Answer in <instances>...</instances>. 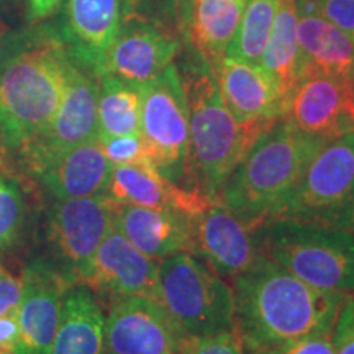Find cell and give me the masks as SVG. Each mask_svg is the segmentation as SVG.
Instances as JSON below:
<instances>
[{"mask_svg":"<svg viewBox=\"0 0 354 354\" xmlns=\"http://www.w3.org/2000/svg\"><path fill=\"white\" fill-rule=\"evenodd\" d=\"M230 282L234 330L250 354H276L302 336L333 328L348 297L305 284L263 254Z\"/></svg>","mask_w":354,"mask_h":354,"instance_id":"obj_1","label":"cell"},{"mask_svg":"<svg viewBox=\"0 0 354 354\" xmlns=\"http://www.w3.org/2000/svg\"><path fill=\"white\" fill-rule=\"evenodd\" d=\"M177 71L189 107L185 189L216 201L232 171L271 125H243L234 120L221 99L214 69L190 41Z\"/></svg>","mask_w":354,"mask_h":354,"instance_id":"obj_2","label":"cell"},{"mask_svg":"<svg viewBox=\"0 0 354 354\" xmlns=\"http://www.w3.org/2000/svg\"><path fill=\"white\" fill-rule=\"evenodd\" d=\"M69 64L59 33L38 30L0 69V145L10 156L37 140L56 117Z\"/></svg>","mask_w":354,"mask_h":354,"instance_id":"obj_3","label":"cell"},{"mask_svg":"<svg viewBox=\"0 0 354 354\" xmlns=\"http://www.w3.org/2000/svg\"><path fill=\"white\" fill-rule=\"evenodd\" d=\"M328 141L304 135L286 117L264 130L225 180L218 198L246 223L271 220L305 166Z\"/></svg>","mask_w":354,"mask_h":354,"instance_id":"obj_4","label":"cell"},{"mask_svg":"<svg viewBox=\"0 0 354 354\" xmlns=\"http://www.w3.org/2000/svg\"><path fill=\"white\" fill-rule=\"evenodd\" d=\"M259 253L305 284L331 294L354 292V230L290 218L258 228Z\"/></svg>","mask_w":354,"mask_h":354,"instance_id":"obj_5","label":"cell"},{"mask_svg":"<svg viewBox=\"0 0 354 354\" xmlns=\"http://www.w3.org/2000/svg\"><path fill=\"white\" fill-rule=\"evenodd\" d=\"M156 300L184 336L234 330L232 286L187 251L159 263Z\"/></svg>","mask_w":354,"mask_h":354,"instance_id":"obj_6","label":"cell"},{"mask_svg":"<svg viewBox=\"0 0 354 354\" xmlns=\"http://www.w3.org/2000/svg\"><path fill=\"white\" fill-rule=\"evenodd\" d=\"M272 218L353 230L354 131L328 141L313 154Z\"/></svg>","mask_w":354,"mask_h":354,"instance_id":"obj_7","label":"cell"},{"mask_svg":"<svg viewBox=\"0 0 354 354\" xmlns=\"http://www.w3.org/2000/svg\"><path fill=\"white\" fill-rule=\"evenodd\" d=\"M41 220L43 258L71 286L82 284L102 240L113 230L115 203L105 196L46 198Z\"/></svg>","mask_w":354,"mask_h":354,"instance_id":"obj_8","label":"cell"},{"mask_svg":"<svg viewBox=\"0 0 354 354\" xmlns=\"http://www.w3.org/2000/svg\"><path fill=\"white\" fill-rule=\"evenodd\" d=\"M140 136L148 156L167 179L185 187L189 107L177 66L171 64L158 79L140 87Z\"/></svg>","mask_w":354,"mask_h":354,"instance_id":"obj_9","label":"cell"},{"mask_svg":"<svg viewBox=\"0 0 354 354\" xmlns=\"http://www.w3.org/2000/svg\"><path fill=\"white\" fill-rule=\"evenodd\" d=\"M99 74L71 56L68 82L59 110L50 127L17 154V165L26 176L71 148L97 140Z\"/></svg>","mask_w":354,"mask_h":354,"instance_id":"obj_10","label":"cell"},{"mask_svg":"<svg viewBox=\"0 0 354 354\" xmlns=\"http://www.w3.org/2000/svg\"><path fill=\"white\" fill-rule=\"evenodd\" d=\"M189 248L215 274L232 279L259 258L258 228L246 223L220 201L189 216Z\"/></svg>","mask_w":354,"mask_h":354,"instance_id":"obj_11","label":"cell"},{"mask_svg":"<svg viewBox=\"0 0 354 354\" xmlns=\"http://www.w3.org/2000/svg\"><path fill=\"white\" fill-rule=\"evenodd\" d=\"M180 33L141 19H122L113 43L97 74H110L135 87H143L174 64L183 51Z\"/></svg>","mask_w":354,"mask_h":354,"instance_id":"obj_12","label":"cell"},{"mask_svg":"<svg viewBox=\"0 0 354 354\" xmlns=\"http://www.w3.org/2000/svg\"><path fill=\"white\" fill-rule=\"evenodd\" d=\"M184 338L156 299L133 295L107 307L104 354H177Z\"/></svg>","mask_w":354,"mask_h":354,"instance_id":"obj_13","label":"cell"},{"mask_svg":"<svg viewBox=\"0 0 354 354\" xmlns=\"http://www.w3.org/2000/svg\"><path fill=\"white\" fill-rule=\"evenodd\" d=\"M284 117L295 130L322 141L354 131L353 79L310 74L295 86Z\"/></svg>","mask_w":354,"mask_h":354,"instance_id":"obj_14","label":"cell"},{"mask_svg":"<svg viewBox=\"0 0 354 354\" xmlns=\"http://www.w3.org/2000/svg\"><path fill=\"white\" fill-rule=\"evenodd\" d=\"M159 263L136 250L118 230H112L97 248L82 284L100 305L143 295L156 299Z\"/></svg>","mask_w":354,"mask_h":354,"instance_id":"obj_15","label":"cell"},{"mask_svg":"<svg viewBox=\"0 0 354 354\" xmlns=\"http://www.w3.org/2000/svg\"><path fill=\"white\" fill-rule=\"evenodd\" d=\"M71 284L41 254L33 256L21 272L17 310L20 354H50L59 326L63 299Z\"/></svg>","mask_w":354,"mask_h":354,"instance_id":"obj_16","label":"cell"},{"mask_svg":"<svg viewBox=\"0 0 354 354\" xmlns=\"http://www.w3.org/2000/svg\"><path fill=\"white\" fill-rule=\"evenodd\" d=\"M221 99L243 125H272L289 107L284 88L261 64L225 56L214 68Z\"/></svg>","mask_w":354,"mask_h":354,"instance_id":"obj_17","label":"cell"},{"mask_svg":"<svg viewBox=\"0 0 354 354\" xmlns=\"http://www.w3.org/2000/svg\"><path fill=\"white\" fill-rule=\"evenodd\" d=\"M105 197L118 205L172 210L185 216L198 214L214 202L198 190L172 183L153 162L113 166Z\"/></svg>","mask_w":354,"mask_h":354,"instance_id":"obj_18","label":"cell"},{"mask_svg":"<svg viewBox=\"0 0 354 354\" xmlns=\"http://www.w3.org/2000/svg\"><path fill=\"white\" fill-rule=\"evenodd\" d=\"M113 165L97 140L87 141L51 158L30 177L51 198L105 196Z\"/></svg>","mask_w":354,"mask_h":354,"instance_id":"obj_19","label":"cell"},{"mask_svg":"<svg viewBox=\"0 0 354 354\" xmlns=\"http://www.w3.org/2000/svg\"><path fill=\"white\" fill-rule=\"evenodd\" d=\"M122 21V0H66L57 30L69 55L99 73Z\"/></svg>","mask_w":354,"mask_h":354,"instance_id":"obj_20","label":"cell"},{"mask_svg":"<svg viewBox=\"0 0 354 354\" xmlns=\"http://www.w3.org/2000/svg\"><path fill=\"white\" fill-rule=\"evenodd\" d=\"M113 228L136 250L156 261L189 248V216L179 212L115 203Z\"/></svg>","mask_w":354,"mask_h":354,"instance_id":"obj_21","label":"cell"},{"mask_svg":"<svg viewBox=\"0 0 354 354\" xmlns=\"http://www.w3.org/2000/svg\"><path fill=\"white\" fill-rule=\"evenodd\" d=\"M297 19L302 79L310 74L353 79L354 39L322 15Z\"/></svg>","mask_w":354,"mask_h":354,"instance_id":"obj_22","label":"cell"},{"mask_svg":"<svg viewBox=\"0 0 354 354\" xmlns=\"http://www.w3.org/2000/svg\"><path fill=\"white\" fill-rule=\"evenodd\" d=\"M104 308L84 284L71 286L63 299L50 354H104Z\"/></svg>","mask_w":354,"mask_h":354,"instance_id":"obj_23","label":"cell"},{"mask_svg":"<svg viewBox=\"0 0 354 354\" xmlns=\"http://www.w3.org/2000/svg\"><path fill=\"white\" fill-rule=\"evenodd\" d=\"M3 154V153H2ZM0 154V256L13 254L26 243L38 214L37 183L8 165Z\"/></svg>","mask_w":354,"mask_h":354,"instance_id":"obj_24","label":"cell"},{"mask_svg":"<svg viewBox=\"0 0 354 354\" xmlns=\"http://www.w3.org/2000/svg\"><path fill=\"white\" fill-rule=\"evenodd\" d=\"M246 0H196L189 38L212 69L227 56L240 26Z\"/></svg>","mask_w":354,"mask_h":354,"instance_id":"obj_25","label":"cell"},{"mask_svg":"<svg viewBox=\"0 0 354 354\" xmlns=\"http://www.w3.org/2000/svg\"><path fill=\"white\" fill-rule=\"evenodd\" d=\"M297 10L295 0H277V12L271 37L261 56V66L272 74L284 88L287 99L302 81L297 39Z\"/></svg>","mask_w":354,"mask_h":354,"instance_id":"obj_26","label":"cell"},{"mask_svg":"<svg viewBox=\"0 0 354 354\" xmlns=\"http://www.w3.org/2000/svg\"><path fill=\"white\" fill-rule=\"evenodd\" d=\"M140 87L123 82L110 74H99L97 100V140L140 135Z\"/></svg>","mask_w":354,"mask_h":354,"instance_id":"obj_27","label":"cell"},{"mask_svg":"<svg viewBox=\"0 0 354 354\" xmlns=\"http://www.w3.org/2000/svg\"><path fill=\"white\" fill-rule=\"evenodd\" d=\"M276 12L277 0H246L240 26L230 44L227 56L259 64L271 37Z\"/></svg>","mask_w":354,"mask_h":354,"instance_id":"obj_28","label":"cell"},{"mask_svg":"<svg viewBox=\"0 0 354 354\" xmlns=\"http://www.w3.org/2000/svg\"><path fill=\"white\" fill-rule=\"evenodd\" d=\"M122 19L151 21L184 37L180 28L179 0H122Z\"/></svg>","mask_w":354,"mask_h":354,"instance_id":"obj_29","label":"cell"},{"mask_svg":"<svg viewBox=\"0 0 354 354\" xmlns=\"http://www.w3.org/2000/svg\"><path fill=\"white\" fill-rule=\"evenodd\" d=\"M177 354H246L236 330L207 336H185Z\"/></svg>","mask_w":354,"mask_h":354,"instance_id":"obj_30","label":"cell"},{"mask_svg":"<svg viewBox=\"0 0 354 354\" xmlns=\"http://www.w3.org/2000/svg\"><path fill=\"white\" fill-rule=\"evenodd\" d=\"M99 141V140H97ZM105 156L113 166L120 165H141V162H151L146 151V146L140 135L113 136L99 141Z\"/></svg>","mask_w":354,"mask_h":354,"instance_id":"obj_31","label":"cell"},{"mask_svg":"<svg viewBox=\"0 0 354 354\" xmlns=\"http://www.w3.org/2000/svg\"><path fill=\"white\" fill-rule=\"evenodd\" d=\"M335 354H354V292L339 308L333 328Z\"/></svg>","mask_w":354,"mask_h":354,"instance_id":"obj_32","label":"cell"},{"mask_svg":"<svg viewBox=\"0 0 354 354\" xmlns=\"http://www.w3.org/2000/svg\"><path fill=\"white\" fill-rule=\"evenodd\" d=\"M333 328H322L302 336L276 354H335Z\"/></svg>","mask_w":354,"mask_h":354,"instance_id":"obj_33","label":"cell"},{"mask_svg":"<svg viewBox=\"0 0 354 354\" xmlns=\"http://www.w3.org/2000/svg\"><path fill=\"white\" fill-rule=\"evenodd\" d=\"M320 13L354 39V0H320Z\"/></svg>","mask_w":354,"mask_h":354,"instance_id":"obj_34","label":"cell"},{"mask_svg":"<svg viewBox=\"0 0 354 354\" xmlns=\"http://www.w3.org/2000/svg\"><path fill=\"white\" fill-rule=\"evenodd\" d=\"M21 297V277L0 263V317L19 308Z\"/></svg>","mask_w":354,"mask_h":354,"instance_id":"obj_35","label":"cell"},{"mask_svg":"<svg viewBox=\"0 0 354 354\" xmlns=\"http://www.w3.org/2000/svg\"><path fill=\"white\" fill-rule=\"evenodd\" d=\"M17 310L0 317V353L3 354H20V326Z\"/></svg>","mask_w":354,"mask_h":354,"instance_id":"obj_36","label":"cell"},{"mask_svg":"<svg viewBox=\"0 0 354 354\" xmlns=\"http://www.w3.org/2000/svg\"><path fill=\"white\" fill-rule=\"evenodd\" d=\"M28 37L30 32L17 33L7 28L6 25H0V69L25 46Z\"/></svg>","mask_w":354,"mask_h":354,"instance_id":"obj_37","label":"cell"},{"mask_svg":"<svg viewBox=\"0 0 354 354\" xmlns=\"http://www.w3.org/2000/svg\"><path fill=\"white\" fill-rule=\"evenodd\" d=\"M32 20H43L56 12L63 0H26Z\"/></svg>","mask_w":354,"mask_h":354,"instance_id":"obj_38","label":"cell"},{"mask_svg":"<svg viewBox=\"0 0 354 354\" xmlns=\"http://www.w3.org/2000/svg\"><path fill=\"white\" fill-rule=\"evenodd\" d=\"M196 0H179V17H180V28H183L184 38H189L190 24H192V10Z\"/></svg>","mask_w":354,"mask_h":354,"instance_id":"obj_39","label":"cell"},{"mask_svg":"<svg viewBox=\"0 0 354 354\" xmlns=\"http://www.w3.org/2000/svg\"><path fill=\"white\" fill-rule=\"evenodd\" d=\"M3 151H6V149H3V148H2V145H0V154H2Z\"/></svg>","mask_w":354,"mask_h":354,"instance_id":"obj_40","label":"cell"},{"mask_svg":"<svg viewBox=\"0 0 354 354\" xmlns=\"http://www.w3.org/2000/svg\"><path fill=\"white\" fill-rule=\"evenodd\" d=\"M353 82H354V76H353Z\"/></svg>","mask_w":354,"mask_h":354,"instance_id":"obj_41","label":"cell"},{"mask_svg":"<svg viewBox=\"0 0 354 354\" xmlns=\"http://www.w3.org/2000/svg\"><path fill=\"white\" fill-rule=\"evenodd\" d=\"M353 230H354V223H353Z\"/></svg>","mask_w":354,"mask_h":354,"instance_id":"obj_42","label":"cell"},{"mask_svg":"<svg viewBox=\"0 0 354 354\" xmlns=\"http://www.w3.org/2000/svg\"><path fill=\"white\" fill-rule=\"evenodd\" d=\"M0 354H3V353H0Z\"/></svg>","mask_w":354,"mask_h":354,"instance_id":"obj_43","label":"cell"}]
</instances>
